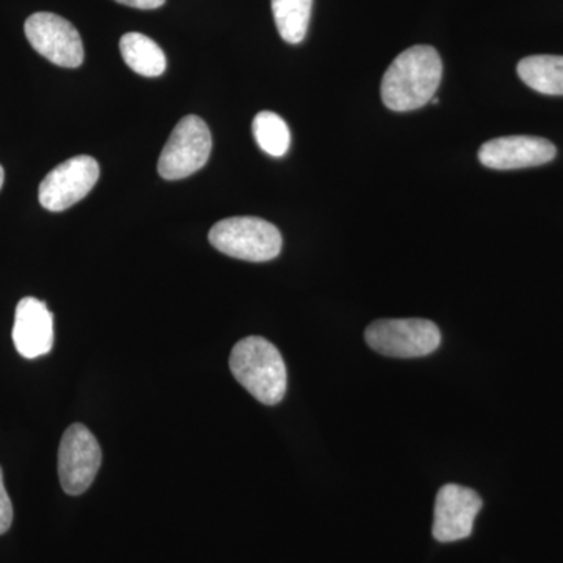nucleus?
<instances>
[{
	"instance_id": "f257e3e1",
	"label": "nucleus",
	"mask_w": 563,
	"mask_h": 563,
	"mask_svg": "<svg viewBox=\"0 0 563 563\" xmlns=\"http://www.w3.org/2000/svg\"><path fill=\"white\" fill-rule=\"evenodd\" d=\"M443 76V63L432 46L409 47L395 58L384 74L380 95L387 109L413 111L435 98Z\"/></svg>"
},
{
	"instance_id": "f03ea898",
	"label": "nucleus",
	"mask_w": 563,
	"mask_h": 563,
	"mask_svg": "<svg viewBox=\"0 0 563 563\" xmlns=\"http://www.w3.org/2000/svg\"><path fill=\"white\" fill-rule=\"evenodd\" d=\"M231 372L236 383L265 406H276L287 393V366L279 350L263 336H246L233 346Z\"/></svg>"
},
{
	"instance_id": "7ed1b4c3",
	"label": "nucleus",
	"mask_w": 563,
	"mask_h": 563,
	"mask_svg": "<svg viewBox=\"0 0 563 563\" xmlns=\"http://www.w3.org/2000/svg\"><path fill=\"white\" fill-rule=\"evenodd\" d=\"M214 250L246 262H269L282 251L279 229L255 217L228 218L217 222L209 232Z\"/></svg>"
},
{
	"instance_id": "20e7f679",
	"label": "nucleus",
	"mask_w": 563,
	"mask_h": 563,
	"mask_svg": "<svg viewBox=\"0 0 563 563\" xmlns=\"http://www.w3.org/2000/svg\"><path fill=\"white\" fill-rule=\"evenodd\" d=\"M365 339L372 350L395 358L424 357L442 344L439 325L421 318L374 321Z\"/></svg>"
},
{
	"instance_id": "39448f33",
	"label": "nucleus",
	"mask_w": 563,
	"mask_h": 563,
	"mask_svg": "<svg viewBox=\"0 0 563 563\" xmlns=\"http://www.w3.org/2000/svg\"><path fill=\"white\" fill-rule=\"evenodd\" d=\"M211 154V133L202 118L188 114L174 128L158 161V174L180 180L206 166Z\"/></svg>"
},
{
	"instance_id": "423d86ee",
	"label": "nucleus",
	"mask_w": 563,
	"mask_h": 563,
	"mask_svg": "<svg viewBox=\"0 0 563 563\" xmlns=\"http://www.w3.org/2000/svg\"><path fill=\"white\" fill-rule=\"evenodd\" d=\"M102 451L87 426L70 424L58 448V479L70 496H79L95 483L101 468Z\"/></svg>"
},
{
	"instance_id": "0eeeda50",
	"label": "nucleus",
	"mask_w": 563,
	"mask_h": 563,
	"mask_svg": "<svg viewBox=\"0 0 563 563\" xmlns=\"http://www.w3.org/2000/svg\"><path fill=\"white\" fill-rule=\"evenodd\" d=\"M24 31L33 49L54 65L79 68L84 63L80 33L65 18L46 11L35 13L25 21Z\"/></svg>"
},
{
	"instance_id": "6e6552de",
	"label": "nucleus",
	"mask_w": 563,
	"mask_h": 563,
	"mask_svg": "<svg viewBox=\"0 0 563 563\" xmlns=\"http://www.w3.org/2000/svg\"><path fill=\"white\" fill-rule=\"evenodd\" d=\"M99 163L90 155H77L52 169L41 181V206L49 211H63L81 201L99 180Z\"/></svg>"
},
{
	"instance_id": "1a4fd4ad",
	"label": "nucleus",
	"mask_w": 563,
	"mask_h": 563,
	"mask_svg": "<svg viewBox=\"0 0 563 563\" xmlns=\"http://www.w3.org/2000/svg\"><path fill=\"white\" fill-rule=\"evenodd\" d=\"M483 509L476 492L457 484L443 485L437 493L432 533L442 543L457 542L472 536L474 520Z\"/></svg>"
},
{
	"instance_id": "9d476101",
	"label": "nucleus",
	"mask_w": 563,
	"mask_h": 563,
	"mask_svg": "<svg viewBox=\"0 0 563 563\" xmlns=\"http://www.w3.org/2000/svg\"><path fill=\"white\" fill-rule=\"evenodd\" d=\"M479 162L490 169H521L554 161L558 150L540 136L514 135L487 141L481 146Z\"/></svg>"
},
{
	"instance_id": "9b49d317",
	"label": "nucleus",
	"mask_w": 563,
	"mask_h": 563,
	"mask_svg": "<svg viewBox=\"0 0 563 563\" xmlns=\"http://www.w3.org/2000/svg\"><path fill=\"white\" fill-rule=\"evenodd\" d=\"M13 343L24 358L49 354L54 346V317L36 298L21 299L13 325Z\"/></svg>"
},
{
	"instance_id": "f8f14e48",
	"label": "nucleus",
	"mask_w": 563,
	"mask_h": 563,
	"mask_svg": "<svg viewBox=\"0 0 563 563\" xmlns=\"http://www.w3.org/2000/svg\"><path fill=\"white\" fill-rule=\"evenodd\" d=\"M520 79L532 90L548 96H563V57L532 55L518 63Z\"/></svg>"
},
{
	"instance_id": "ddd939ff",
	"label": "nucleus",
	"mask_w": 563,
	"mask_h": 563,
	"mask_svg": "<svg viewBox=\"0 0 563 563\" xmlns=\"http://www.w3.org/2000/svg\"><path fill=\"white\" fill-rule=\"evenodd\" d=\"M122 58L129 68L144 77H158L165 73L166 57L162 47L143 33H125L120 41Z\"/></svg>"
},
{
	"instance_id": "4468645a",
	"label": "nucleus",
	"mask_w": 563,
	"mask_h": 563,
	"mask_svg": "<svg viewBox=\"0 0 563 563\" xmlns=\"http://www.w3.org/2000/svg\"><path fill=\"white\" fill-rule=\"evenodd\" d=\"M273 16L282 40L299 44L306 38L313 0H272Z\"/></svg>"
},
{
	"instance_id": "2eb2a0df",
	"label": "nucleus",
	"mask_w": 563,
	"mask_h": 563,
	"mask_svg": "<svg viewBox=\"0 0 563 563\" xmlns=\"http://www.w3.org/2000/svg\"><path fill=\"white\" fill-rule=\"evenodd\" d=\"M252 132L258 146L272 157H284L290 147V129L274 111H261L252 122Z\"/></svg>"
},
{
	"instance_id": "dca6fc26",
	"label": "nucleus",
	"mask_w": 563,
	"mask_h": 563,
	"mask_svg": "<svg viewBox=\"0 0 563 563\" xmlns=\"http://www.w3.org/2000/svg\"><path fill=\"white\" fill-rule=\"evenodd\" d=\"M13 523V506H11L9 493L3 484V473L0 468V536L9 531Z\"/></svg>"
},
{
	"instance_id": "f3484780",
	"label": "nucleus",
	"mask_w": 563,
	"mask_h": 563,
	"mask_svg": "<svg viewBox=\"0 0 563 563\" xmlns=\"http://www.w3.org/2000/svg\"><path fill=\"white\" fill-rule=\"evenodd\" d=\"M121 5L132 7L139 10H157L165 5L166 0H114Z\"/></svg>"
},
{
	"instance_id": "a211bd4d",
	"label": "nucleus",
	"mask_w": 563,
	"mask_h": 563,
	"mask_svg": "<svg viewBox=\"0 0 563 563\" xmlns=\"http://www.w3.org/2000/svg\"><path fill=\"white\" fill-rule=\"evenodd\" d=\"M3 180H5V172H3L2 166H0V188H2Z\"/></svg>"
}]
</instances>
